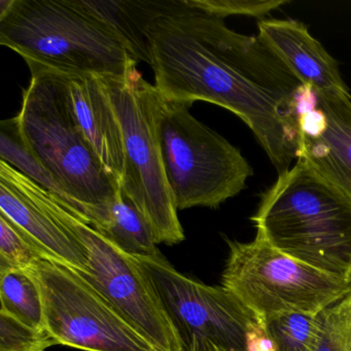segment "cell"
Segmentation results:
<instances>
[{
    "instance_id": "21",
    "label": "cell",
    "mask_w": 351,
    "mask_h": 351,
    "mask_svg": "<svg viewBox=\"0 0 351 351\" xmlns=\"http://www.w3.org/2000/svg\"><path fill=\"white\" fill-rule=\"evenodd\" d=\"M57 344L46 328H32L0 310V351H46Z\"/></svg>"
},
{
    "instance_id": "3",
    "label": "cell",
    "mask_w": 351,
    "mask_h": 351,
    "mask_svg": "<svg viewBox=\"0 0 351 351\" xmlns=\"http://www.w3.org/2000/svg\"><path fill=\"white\" fill-rule=\"evenodd\" d=\"M0 44L63 73L124 77L138 63L81 0H1Z\"/></svg>"
},
{
    "instance_id": "23",
    "label": "cell",
    "mask_w": 351,
    "mask_h": 351,
    "mask_svg": "<svg viewBox=\"0 0 351 351\" xmlns=\"http://www.w3.org/2000/svg\"><path fill=\"white\" fill-rule=\"evenodd\" d=\"M193 7L225 19L229 16L260 18L289 3L287 0H188Z\"/></svg>"
},
{
    "instance_id": "10",
    "label": "cell",
    "mask_w": 351,
    "mask_h": 351,
    "mask_svg": "<svg viewBox=\"0 0 351 351\" xmlns=\"http://www.w3.org/2000/svg\"><path fill=\"white\" fill-rule=\"evenodd\" d=\"M138 260L184 349L200 337L226 351H247L248 330L258 316L233 293L182 274L165 256Z\"/></svg>"
},
{
    "instance_id": "4",
    "label": "cell",
    "mask_w": 351,
    "mask_h": 351,
    "mask_svg": "<svg viewBox=\"0 0 351 351\" xmlns=\"http://www.w3.org/2000/svg\"><path fill=\"white\" fill-rule=\"evenodd\" d=\"M32 80L16 116L24 143L71 197L108 213L121 188L77 124L55 71L30 66Z\"/></svg>"
},
{
    "instance_id": "9",
    "label": "cell",
    "mask_w": 351,
    "mask_h": 351,
    "mask_svg": "<svg viewBox=\"0 0 351 351\" xmlns=\"http://www.w3.org/2000/svg\"><path fill=\"white\" fill-rule=\"evenodd\" d=\"M29 272L42 291L45 328L58 344L84 351H159L71 267L46 258Z\"/></svg>"
},
{
    "instance_id": "6",
    "label": "cell",
    "mask_w": 351,
    "mask_h": 351,
    "mask_svg": "<svg viewBox=\"0 0 351 351\" xmlns=\"http://www.w3.org/2000/svg\"><path fill=\"white\" fill-rule=\"evenodd\" d=\"M190 104H162L160 143L176 209L217 208L245 188L252 169L229 141L194 118Z\"/></svg>"
},
{
    "instance_id": "18",
    "label": "cell",
    "mask_w": 351,
    "mask_h": 351,
    "mask_svg": "<svg viewBox=\"0 0 351 351\" xmlns=\"http://www.w3.org/2000/svg\"><path fill=\"white\" fill-rule=\"evenodd\" d=\"M0 310L32 328H45L42 291L32 273L0 268Z\"/></svg>"
},
{
    "instance_id": "28",
    "label": "cell",
    "mask_w": 351,
    "mask_h": 351,
    "mask_svg": "<svg viewBox=\"0 0 351 351\" xmlns=\"http://www.w3.org/2000/svg\"><path fill=\"white\" fill-rule=\"evenodd\" d=\"M350 271H351V268H350V270H349V272H350ZM349 272H348V273H349Z\"/></svg>"
},
{
    "instance_id": "22",
    "label": "cell",
    "mask_w": 351,
    "mask_h": 351,
    "mask_svg": "<svg viewBox=\"0 0 351 351\" xmlns=\"http://www.w3.org/2000/svg\"><path fill=\"white\" fill-rule=\"evenodd\" d=\"M350 308L351 291L318 314L319 332L316 351H346Z\"/></svg>"
},
{
    "instance_id": "2",
    "label": "cell",
    "mask_w": 351,
    "mask_h": 351,
    "mask_svg": "<svg viewBox=\"0 0 351 351\" xmlns=\"http://www.w3.org/2000/svg\"><path fill=\"white\" fill-rule=\"evenodd\" d=\"M256 237L316 270L346 278L351 202L302 160L279 174L252 217Z\"/></svg>"
},
{
    "instance_id": "5",
    "label": "cell",
    "mask_w": 351,
    "mask_h": 351,
    "mask_svg": "<svg viewBox=\"0 0 351 351\" xmlns=\"http://www.w3.org/2000/svg\"><path fill=\"white\" fill-rule=\"evenodd\" d=\"M101 77L124 138L121 190L145 217L158 244L180 243L184 229L166 178L160 143L163 96L137 69L124 77Z\"/></svg>"
},
{
    "instance_id": "7",
    "label": "cell",
    "mask_w": 351,
    "mask_h": 351,
    "mask_svg": "<svg viewBox=\"0 0 351 351\" xmlns=\"http://www.w3.org/2000/svg\"><path fill=\"white\" fill-rule=\"evenodd\" d=\"M223 287L261 319L282 313L318 315L351 291L346 278L316 270L262 240L229 241Z\"/></svg>"
},
{
    "instance_id": "25",
    "label": "cell",
    "mask_w": 351,
    "mask_h": 351,
    "mask_svg": "<svg viewBox=\"0 0 351 351\" xmlns=\"http://www.w3.org/2000/svg\"><path fill=\"white\" fill-rule=\"evenodd\" d=\"M186 351H226L221 347L217 346L215 343L210 342L207 339L194 337L191 340L190 344L186 347Z\"/></svg>"
},
{
    "instance_id": "16",
    "label": "cell",
    "mask_w": 351,
    "mask_h": 351,
    "mask_svg": "<svg viewBox=\"0 0 351 351\" xmlns=\"http://www.w3.org/2000/svg\"><path fill=\"white\" fill-rule=\"evenodd\" d=\"M83 7L114 34L136 60L149 63L145 27L156 1H85Z\"/></svg>"
},
{
    "instance_id": "20",
    "label": "cell",
    "mask_w": 351,
    "mask_h": 351,
    "mask_svg": "<svg viewBox=\"0 0 351 351\" xmlns=\"http://www.w3.org/2000/svg\"><path fill=\"white\" fill-rule=\"evenodd\" d=\"M46 258L47 254L27 234L0 213V268L29 272Z\"/></svg>"
},
{
    "instance_id": "19",
    "label": "cell",
    "mask_w": 351,
    "mask_h": 351,
    "mask_svg": "<svg viewBox=\"0 0 351 351\" xmlns=\"http://www.w3.org/2000/svg\"><path fill=\"white\" fill-rule=\"evenodd\" d=\"M262 320L274 342L275 351H316L318 315L282 313Z\"/></svg>"
},
{
    "instance_id": "27",
    "label": "cell",
    "mask_w": 351,
    "mask_h": 351,
    "mask_svg": "<svg viewBox=\"0 0 351 351\" xmlns=\"http://www.w3.org/2000/svg\"><path fill=\"white\" fill-rule=\"evenodd\" d=\"M346 279L347 281H348V282L350 283L351 285V271L350 272L348 273V274H347Z\"/></svg>"
},
{
    "instance_id": "24",
    "label": "cell",
    "mask_w": 351,
    "mask_h": 351,
    "mask_svg": "<svg viewBox=\"0 0 351 351\" xmlns=\"http://www.w3.org/2000/svg\"><path fill=\"white\" fill-rule=\"evenodd\" d=\"M247 351H275V345L265 326L264 320L256 317L250 324L247 334Z\"/></svg>"
},
{
    "instance_id": "11",
    "label": "cell",
    "mask_w": 351,
    "mask_h": 351,
    "mask_svg": "<svg viewBox=\"0 0 351 351\" xmlns=\"http://www.w3.org/2000/svg\"><path fill=\"white\" fill-rule=\"evenodd\" d=\"M311 94V108H302L297 160L351 202V95Z\"/></svg>"
},
{
    "instance_id": "12",
    "label": "cell",
    "mask_w": 351,
    "mask_h": 351,
    "mask_svg": "<svg viewBox=\"0 0 351 351\" xmlns=\"http://www.w3.org/2000/svg\"><path fill=\"white\" fill-rule=\"evenodd\" d=\"M0 213L27 234L51 260L86 272L88 256L75 234L30 192L26 176L0 160Z\"/></svg>"
},
{
    "instance_id": "14",
    "label": "cell",
    "mask_w": 351,
    "mask_h": 351,
    "mask_svg": "<svg viewBox=\"0 0 351 351\" xmlns=\"http://www.w3.org/2000/svg\"><path fill=\"white\" fill-rule=\"evenodd\" d=\"M258 36L313 93L348 95L337 61L295 20H262Z\"/></svg>"
},
{
    "instance_id": "1",
    "label": "cell",
    "mask_w": 351,
    "mask_h": 351,
    "mask_svg": "<svg viewBox=\"0 0 351 351\" xmlns=\"http://www.w3.org/2000/svg\"><path fill=\"white\" fill-rule=\"evenodd\" d=\"M155 87L168 101L210 102L239 117L278 173L298 159L303 84L261 40L188 0L156 1L145 27Z\"/></svg>"
},
{
    "instance_id": "26",
    "label": "cell",
    "mask_w": 351,
    "mask_h": 351,
    "mask_svg": "<svg viewBox=\"0 0 351 351\" xmlns=\"http://www.w3.org/2000/svg\"><path fill=\"white\" fill-rule=\"evenodd\" d=\"M346 351H351V309L349 316L348 332H347Z\"/></svg>"
},
{
    "instance_id": "8",
    "label": "cell",
    "mask_w": 351,
    "mask_h": 351,
    "mask_svg": "<svg viewBox=\"0 0 351 351\" xmlns=\"http://www.w3.org/2000/svg\"><path fill=\"white\" fill-rule=\"evenodd\" d=\"M26 184L34 198L69 228L85 248L88 270L75 271L96 287L158 350L186 351L138 258L77 219L53 195L28 178Z\"/></svg>"
},
{
    "instance_id": "17",
    "label": "cell",
    "mask_w": 351,
    "mask_h": 351,
    "mask_svg": "<svg viewBox=\"0 0 351 351\" xmlns=\"http://www.w3.org/2000/svg\"><path fill=\"white\" fill-rule=\"evenodd\" d=\"M99 233L135 258L162 256L149 223L122 190L110 203L108 225Z\"/></svg>"
},
{
    "instance_id": "13",
    "label": "cell",
    "mask_w": 351,
    "mask_h": 351,
    "mask_svg": "<svg viewBox=\"0 0 351 351\" xmlns=\"http://www.w3.org/2000/svg\"><path fill=\"white\" fill-rule=\"evenodd\" d=\"M55 73L64 84L69 106L80 128L121 188L124 176V138L104 80L88 73Z\"/></svg>"
},
{
    "instance_id": "15",
    "label": "cell",
    "mask_w": 351,
    "mask_h": 351,
    "mask_svg": "<svg viewBox=\"0 0 351 351\" xmlns=\"http://www.w3.org/2000/svg\"><path fill=\"white\" fill-rule=\"evenodd\" d=\"M0 159L53 195L65 208L84 223L98 232L106 228L110 213L88 206L69 195L62 184L29 151L22 138L16 117L3 121L0 124Z\"/></svg>"
}]
</instances>
